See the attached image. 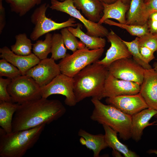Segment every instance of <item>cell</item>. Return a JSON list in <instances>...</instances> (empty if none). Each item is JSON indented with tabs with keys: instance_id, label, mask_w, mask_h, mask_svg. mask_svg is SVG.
Returning <instances> with one entry per match:
<instances>
[{
	"instance_id": "6da1fadb",
	"label": "cell",
	"mask_w": 157,
	"mask_h": 157,
	"mask_svg": "<svg viewBox=\"0 0 157 157\" xmlns=\"http://www.w3.org/2000/svg\"><path fill=\"white\" fill-rule=\"evenodd\" d=\"M66 112L65 107L57 99L42 97L19 104L13 117L12 132L49 124Z\"/></svg>"
},
{
	"instance_id": "7a4b0ae2",
	"label": "cell",
	"mask_w": 157,
	"mask_h": 157,
	"mask_svg": "<svg viewBox=\"0 0 157 157\" xmlns=\"http://www.w3.org/2000/svg\"><path fill=\"white\" fill-rule=\"evenodd\" d=\"M108 67L97 61L90 64L73 77L74 91L77 103L89 97L101 99Z\"/></svg>"
},
{
	"instance_id": "3957f363",
	"label": "cell",
	"mask_w": 157,
	"mask_h": 157,
	"mask_svg": "<svg viewBox=\"0 0 157 157\" xmlns=\"http://www.w3.org/2000/svg\"><path fill=\"white\" fill-rule=\"evenodd\" d=\"M45 124L7 133L0 128V157H22L39 140Z\"/></svg>"
},
{
	"instance_id": "277c9868",
	"label": "cell",
	"mask_w": 157,
	"mask_h": 157,
	"mask_svg": "<svg viewBox=\"0 0 157 157\" xmlns=\"http://www.w3.org/2000/svg\"><path fill=\"white\" fill-rule=\"evenodd\" d=\"M91 100L94 106L90 116L91 120L109 126L118 133L120 138L124 141L131 138L132 116L111 105L103 104L97 98H92Z\"/></svg>"
},
{
	"instance_id": "5b68a950",
	"label": "cell",
	"mask_w": 157,
	"mask_h": 157,
	"mask_svg": "<svg viewBox=\"0 0 157 157\" xmlns=\"http://www.w3.org/2000/svg\"><path fill=\"white\" fill-rule=\"evenodd\" d=\"M104 50V48L90 50L85 47L72 54H67L58 64L61 73L73 78L86 66L98 61Z\"/></svg>"
},
{
	"instance_id": "8992f818",
	"label": "cell",
	"mask_w": 157,
	"mask_h": 157,
	"mask_svg": "<svg viewBox=\"0 0 157 157\" xmlns=\"http://www.w3.org/2000/svg\"><path fill=\"white\" fill-rule=\"evenodd\" d=\"M49 7V4L43 3L35 9L31 15V21L35 25L30 36L33 41L37 40L42 35L52 31L77 26L75 18L72 17L61 23L56 22L47 17L46 12Z\"/></svg>"
},
{
	"instance_id": "52a82bcc",
	"label": "cell",
	"mask_w": 157,
	"mask_h": 157,
	"mask_svg": "<svg viewBox=\"0 0 157 157\" xmlns=\"http://www.w3.org/2000/svg\"><path fill=\"white\" fill-rule=\"evenodd\" d=\"M7 90L12 102L20 104L42 98L40 86L32 78L26 75L12 80Z\"/></svg>"
},
{
	"instance_id": "ba28073f",
	"label": "cell",
	"mask_w": 157,
	"mask_h": 157,
	"mask_svg": "<svg viewBox=\"0 0 157 157\" xmlns=\"http://www.w3.org/2000/svg\"><path fill=\"white\" fill-rule=\"evenodd\" d=\"M50 8L52 10L65 13L76 18L82 23L87 30L86 34L95 37H106L109 32L108 29L98 23L91 22L82 15L74 6L72 0L63 1L51 0Z\"/></svg>"
},
{
	"instance_id": "9c48e42d",
	"label": "cell",
	"mask_w": 157,
	"mask_h": 157,
	"mask_svg": "<svg viewBox=\"0 0 157 157\" xmlns=\"http://www.w3.org/2000/svg\"><path fill=\"white\" fill-rule=\"evenodd\" d=\"M42 97L47 98L50 96L59 94L65 96V104L70 107L75 106L77 103L74 91L73 78L61 73L50 83L40 87Z\"/></svg>"
},
{
	"instance_id": "30bf717a",
	"label": "cell",
	"mask_w": 157,
	"mask_h": 157,
	"mask_svg": "<svg viewBox=\"0 0 157 157\" xmlns=\"http://www.w3.org/2000/svg\"><path fill=\"white\" fill-rule=\"evenodd\" d=\"M108 68L109 72L117 78L140 85L142 83L145 69L131 58L117 60Z\"/></svg>"
},
{
	"instance_id": "8fae6325",
	"label": "cell",
	"mask_w": 157,
	"mask_h": 157,
	"mask_svg": "<svg viewBox=\"0 0 157 157\" xmlns=\"http://www.w3.org/2000/svg\"><path fill=\"white\" fill-rule=\"evenodd\" d=\"M61 73L58 64L51 58L40 60L38 63L30 69L25 75L32 78L41 87L49 84Z\"/></svg>"
},
{
	"instance_id": "7c38bea8",
	"label": "cell",
	"mask_w": 157,
	"mask_h": 157,
	"mask_svg": "<svg viewBox=\"0 0 157 157\" xmlns=\"http://www.w3.org/2000/svg\"><path fill=\"white\" fill-rule=\"evenodd\" d=\"M138 83L117 78L109 72L104 85L101 99L124 95L136 94L140 92Z\"/></svg>"
},
{
	"instance_id": "4fadbf2b",
	"label": "cell",
	"mask_w": 157,
	"mask_h": 157,
	"mask_svg": "<svg viewBox=\"0 0 157 157\" xmlns=\"http://www.w3.org/2000/svg\"><path fill=\"white\" fill-rule=\"evenodd\" d=\"M106 103L111 105L124 113L132 116L143 109L147 105L140 93L106 98Z\"/></svg>"
},
{
	"instance_id": "5bb4252c",
	"label": "cell",
	"mask_w": 157,
	"mask_h": 157,
	"mask_svg": "<svg viewBox=\"0 0 157 157\" xmlns=\"http://www.w3.org/2000/svg\"><path fill=\"white\" fill-rule=\"evenodd\" d=\"M110 43V46L107 50L105 57L97 61L99 64L108 67L113 62L125 58H131L132 56L125 44L112 30L110 29L106 37Z\"/></svg>"
},
{
	"instance_id": "9a60e30c",
	"label": "cell",
	"mask_w": 157,
	"mask_h": 157,
	"mask_svg": "<svg viewBox=\"0 0 157 157\" xmlns=\"http://www.w3.org/2000/svg\"><path fill=\"white\" fill-rule=\"evenodd\" d=\"M139 92L148 108L157 110V71L153 68L144 70Z\"/></svg>"
},
{
	"instance_id": "2e32d148",
	"label": "cell",
	"mask_w": 157,
	"mask_h": 157,
	"mask_svg": "<svg viewBox=\"0 0 157 157\" xmlns=\"http://www.w3.org/2000/svg\"><path fill=\"white\" fill-rule=\"evenodd\" d=\"M0 57L4 58L19 70L22 75H24L31 68L39 63L40 60L33 53L27 56L15 53L7 46L0 49Z\"/></svg>"
},
{
	"instance_id": "e0dca14e",
	"label": "cell",
	"mask_w": 157,
	"mask_h": 157,
	"mask_svg": "<svg viewBox=\"0 0 157 157\" xmlns=\"http://www.w3.org/2000/svg\"><path fill=\"white\" fill-rule=\"evenodd\" d=\"M157 114V110L147 108L132 116L131 138L137 142L141 139L144 129L147 127L154 125V122L149 121Z\"/></svg>"
},
{
	"instance_id": "ac0fdd59",
	"label": "cell",
	"mask_w": 157,
	"mask_h": 157,
	"mask_svg": "<svg viewBox=\"0 0 157 157\" xmlns=\"http://www.w3.org/2000/svg\"><path fill=\"white\" fill-rule=\"evenodd\" d=\"M78 135L80 137L81 144L92 150L94 157H99L101 151L108 147L104 135L92 134L81 129L78 131Z\"/></svg>"
},
{
	"instance_id": "d6986e66",
	"label": "cell",
	"mask_w": 157,
	"mask_h": 157,
	"mask_svg": "<svg viewBox=\"0 0 157 157\" xmlns=\"http://www.w3.org/2000/svg\"><path fill=\"white\" fill-rule=\"evenodd\" d=\"M74 6L81 10L86 18L90 21L98 23L101 17L104 7L99 0H72Z\"/></svg>"
},
{
	"instance_id": "ffe728a7",
	"label": "cell",
	"mask_w": 157,
	"mask_h": 157,
	"mask_svg": "<svg viewBox=\"0 0 157 157\" xmlns=\"http://www.w3.org/2000/svg\"><path fill=\"white\" fill-rule=\"evenodd\" d=\"M103 15L98 22L101 24L107 19H114L119 23L126 24V14L129 8V5L124 3L121 0H118L113 3L108 4L102 3Z\"/></svg>"
},
{
	"instance_id": "44dd1931",
	"label": "cell",
	"mask_w": 157,
	"mask_h": 157,
	"mask_svg": "<svg viewBox=\"0 0 157 157\" xmlns=\"http://www.w3.org/2000/svg\"><path fill=\"white\" fill-rule=\"evenodd\" d=\"M105 133L106 141L108 147L122 154L125 157H139L136 153L129 149L127 146L122 143L117 136V133L106 125H103Z\"/></svg>"
},
{
	"instance_id": "7402d4cb",
	"label": "cell",
	"mask_w": 157,
	"mask_h": 157,
	"mask_svg": "<svg viewBox=\"0 0 157 157\" xmlns=\"http://www.w3.org/2000/svg\"><path fill=\"white\" fill-rule=\"evenodd\" d=\"M82 25L77 23L76 28L67 27L69 30L76 37L79 38L85 47L90 50L103 48L106 44V40L102 37L92 36L85 33L81 30Z\"/></svg>"
},
{
	"instance_id": "603a6c76",
	"label": "cell",
	"mask_w": 157,
	"mask_h": 157,
	"mask_svg": "<svg viewBox=\"0 0 157 157\" xmlns=\"http://www.w3.org/2000/svg\"><path fill=\"white\" fill-rule=\"evenodd\" d=\"M19 104L0 100V126L7 133L12 132L13 117Z\"/></svg>"
},
{
	"instance_id": "cb8c5ba5",
	"label": "cell",
	"mask_w": 157,
	"mask_h": 157,
	"mask_svg": "<svg viewBox=\"0 0 157 157\" xmlns=\"http://www.w3.org/2000/svg\"><path fill=\"white\" fill-rule=\"evenodd\" d=\"M4 0L9 4L11 11L18 14L20 17L24 15L35 6L40 4L42 1V0Z\"/></svg>"
},
{
	"instance_id": "d4e9b609",
	"label": "cell",
	"mask_w": 157,
	"mask_h": 157,
	"mask_svg": "<svg viewBox=\"0 0 157 157\" xmlns=\"http://www.w3.org/2000/svg\"><path fill=\"white\" fill-rule=\"evenodd\" d=\"M15 38V44L10 47L13 52L16 54L23 56H27L32 53L31 49L33 44L25 33L16 35Z\"/></svg>"
},
{
	"instance_id": "484cf974",
	"label": "cell",
	"mask_w": 157,
	"mask_h": 157,
	"mask_svg": "<svg viewBox=\"0 0 157 157\" xmlns=\"http://www.w3.org/2000/svg\"><path fill=\"white\" fill-rule=\"evenodd\" d=\"M104 23L124 29L131 35L138 37H141L150 33L147 23L143 25L127 24L115 22L109 19L105 20Z\"/></svg>"
},
{
	"instance_id": "4316f807",
	"label": "cell",
	"mask_w": 157,
	"mask_h": 157,
	"mask_svg": "<svg viewBox=\"0 0 157 157\" xmlns=\"http://www.w3.org/2000/svg\"><path fill=\"white\" fill-rule=\"evenodd\" d=\"M52 35L51 33H47L44 40H38L33 44V53L40 60L47 58L51 53Z\"/></svg>"
},
{
	"instance_id": "83f0119b",
	"label": "cell",
	"mask_w": 157,
	"mask_h": 157,
	"mask_svg": "<svg viewBox=\"0 0 157 157\" xmlns=\"http://www.w3.org/2000/svg\"><path fill=\"white\" fill-rule=\"evenodd\" d=\"M67 51L61 34H53L52 37L51 58L55 60L63 59L67 55Z\"/></svg>"
},
{
	"instance_id": "f1b7e54d",
	"label": "cell",
	"mask_w": 157,
	"mask_h": 157,
	"mask_svg": "<svg viewBox=\"0 0 157 157\" xmlns=\"http://www.w3.org/2000/svg\"><path fill=\"white\" fill-rule=\"evenodd\" d=\"M138 37H137L133 40L128 42L122 40L132 55L133 59L145 69L152 68L149 63L147 62L141 54L138 45Z\"/></svg>"
},
{
	"instance_id": "f546056e",
	"label": "cell",
	"mask_w": 157,
	"mask_h": 157,
	"mask_svg": "<svg viewBox=\"0 0 157 157\" xmlns=\"http://www.w3.org/2000/svg\"><path fill=\"white\" fill-rule=\"evenodd\" d=\"M60 33L66 47L73 53L85 47V44L81 41L78 40L76 37L69 30L67 27L61 29Z\"/></svg>"
},
{
	"instance_id": "4dcf8cb0",
	"label": "cell",
	"mask_w": 157,
	"mask_h": 157,
	"mask_svg": "<svg viewBox=\"0 0 157 157\" xmlns=\"http://www.w3.org/2000/svg\"><path fill=\"white\" fill-rule=\"evenodd\" d=\"M143 0H131L129 8L127 12L126 23L127 24H136Z\"/></svg>"
},
{
	"instance_id": "1f68e13d",
	"label": "cell",
	"mask_w": 157,
	"mask_h": 157,
	"mask_svg": "<svg viewBox=\"0 0 157 157\" xmlns=\"http://www.w3.org/2000/svg\"><path fill=\"white\" fill-rule=\"evenodd\" d=\"M157 11V0H149L143 4L136 25H143L147 23L150 15Z\"/></svg>"
},
{
	"instance_id": "d6a6232c",
	"label": "cell",
	"mask_w": 157,
	"mask_h": 157,
	"mask_svg": "<svg viewBox=\"0 0 157 157\" xmlns=\"http://www.w3.org/2000/svg\"><path fill=\"white\" fill-rule=\"evenodd\" d=\"M22 75L16 67L4 58L0 60V76H5L13 80Z\"/></svg>"
},
{
	"instance_id": "836d02e7",
	"label": "cell",
	"mask_w": 157,
	"mask_h": 157,
	"mask_svg": "<svg viewBox=\"0 0 157 157\" xmlns=\"http://www.w3.org/2000/svg\"><path fill=\"white\" fill-rule=\"evenodd\" d=\"M138 45L145 46L154 52L157 51V36L151 33L138 37Z\"/></svg>"
},
{
	"instance_id": "e575fe53",
	"label": "cell",
	"mask_w": 157,
	"mask_h": 157,
	"mask_svg": "<svg viewBox=\"0 0 157 157\" xmlns=\"http://www.w3.org/2000/svg\"><path fill=\"white\" fill-rule=\"evenodd\" d=\"M12 80V79L9 78H3L0 77V100L12 102L11 97L7 90L8 86Z\"/></svg>"
},
{
	"instance_id": "d590c367",
	"label": "cell",
	"mask_w": 157,
	"mask_h": 157,
	"mask_svg": "<svg viewBox=\"0 0 157 157\" xmlns=\"http://www.w3.org/2000/svg\"><path fill=\"white\" fill-rule=\"evenodd\" d=\"M150 32L154 35L157 34V11L152 13L147 21Z\"/></svg>"
},
{
	"instance_id": "8d00e7d4",
	"label": "cell",
	"mask_w": 157,
	"mask_h": 157,
	"mask_svg": "<svg viewBox=\"0 0 157 157\" xmlns=\"http://www.w3.org/2000/svg\"><path fill=\"white\" fill-rule=\"evenodd\" d=\"M139 49L141 54L148 63L155 58L154 52L150 49L142 46H139Z\"/></svg>"
},
{
	"instance_id": "74e56055",
	"label": "cell",
	"mask_w": 157,
	"mask_h": 157,
	"mask_svg": "<svg viewBox=\"0 0 157 157\" xmlns=\"http://www.w3.org/2000/svg\"><path fill=\"white\" fill-rule=\"evenodd\" d=\"M2 1L0 0V34H1L6 24L5 8L2 5Z\"/></svg>"
},
{
	"instance_id": "f35d334b",
	"label": "cell",
	"mask_w": 157,
	"mask_h": 157,
	"mask_svg": "<svg viewBox=\"0 0 157 157\" xmlns=\"http://www.w3.org/2000/svg\"><path fill=\"white\" fill-rule=\"evenodd\" d=\"M102 3L110 4L114 3L118 0H99Z\"/></svg>"
},
{
	"instance_id": "ab89813d",
	"label": "cell",
	"mask_w": 157,
	"mask_h": 157,
	"mask_svg": "<svg viewBox=\"0 0 157 157\" xmlns=\"http://www.w3.org/2000/svg\"><path fill=\"white\" fill-rule=\"evenodd\" d=\"M149 154H155L157 155V150H156L150 149L147 151Z\"/></svg>"
},
{
	"instance_id": "60d3db41",
	"label": "cell",
	"mask_w": 157,
	"mask_h": 157,
	"mask_svg": "<svg viewBox=\"0 0 157 157\" xmlns=\"http://www.w3.org/2000/svg\"><path fill=\"white\" fill-rule=\"evenodd\" d=\"M121 1L125 4L129 5L131 0H121Z\"/></svg>"
},
{
	"instance_id": "b9f144b4",
	"label": "cell",
	"mask_w": 157,
	"mask_h": 157,
	"mask_svg": "<svg viewBox=\"0 0 157 157\" xmlns=\"http://www.w3.org/2000/svg\"><path fill=\"white\" fill-rule=\"evenodd\" d=\"M154 69L156 71H157V61L155 62L154 64Z\"/></svg>"
},
{
	"instance_id": "7bdbcfd3",
	"label": "cell",
	"mask_w": 157,
	"mask_h": 157,
	"mask_svg": "<svg viewBox=\"0 0 157 157\" xmlns=\"http://www.w3.org/2000/svg\"><path fill=\"white\" fill-rule=\"evenodd\" d=\"M144 3H146L149 1V0H143Z\"/></svg>"
},
{
	"instance_id": "ee69618b",
	"label": "cell",
	"mask_w": 157,
	"mask_h": 157,
	"mask_svg": "<svg viewBox=\"0 0 157 157\" xmlns=\"http://www.w3.org/2000/svg\"><path fill=\"white\" fill-rule=\"evenodd\" d=\"M60 0L61 1H63L65 0Z\"/></svg>"
},
{
	"instance_id": "f6af8a7d",
	"label": "cell",
	"mask_w": 157,
	"mask_h": 157,
	"mask_svg": "<svg viewBox=\"0 0 157 157\" xmlns=\"http://www.w3.org/2000/svg\"><path fill=\"white\" fill-rule=\"evenodd\" d=\"M155 116L156 117H157V114H156V115H155Z\"/></svg>"
},
{
	"instance_id": "bcb514c9",
	"label": "cell",
	"mask_w": 157,
	"mask_h": 157,
	"mask_svg": "<svg viewBox=\"0 0 157 157\" xmlns=\"http://www.w3.org/2000/svg\"><path fill=\"white\" fill-rule=\"evenodd\" d=\"M156 35L157 36V35Z\"/></svg>"
}]
</instances>
